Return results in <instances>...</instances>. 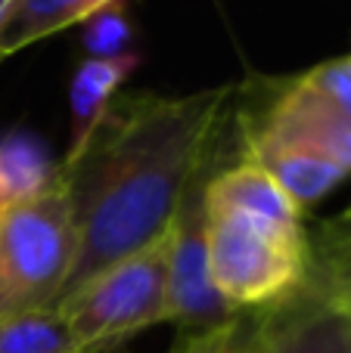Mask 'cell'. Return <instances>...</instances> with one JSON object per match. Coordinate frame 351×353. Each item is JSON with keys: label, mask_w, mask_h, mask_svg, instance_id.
<instances>
[{"label": "cell", "mask_w": 351, "mask_h": 353, "mask_svg": "<svg viewBox=\"0 0 351 353\" xmlns=\"http://www.w3.org/2000/svg\"><path fill=\"white\" fill-rule=\"evenodd\" d=\"M56 180L59 165L31 130L16 128L0 137V211L37 199Z\"/></svg>", "instance_id": "obj_12"}, {"label": "cell", "mask_w": 351, "mask_h": 353, "mask_svg": "<svg viewBox=\"0 0 351 353\" xmlns=\"http://www.w3.org/2000/svg\"><path fill=\"white\" fill-rule=\"evenodd\" d=\"M134 19H131L128 0H115V3L103 6L93 12L84 25H81V43H84V56L91 59H115V56L134 53Z\"/></svg>", "instance_id": "obj_15"}, {"label": "cell", "mask_w": 351, "mask_h": 353, "mask_svg": "<svg viewBox=\"0 0 351 353\" xmlns=\"http://www.w3.org/2000/svg\"><path fill=\"white\" fill-rule=\"evenodd\" d=\"M240 316H234L230 323L215 325V329H205V332H180V338L171 344L168 353H227L230 344L236 338V329H240Z\"/></svg>", "instance_id": "obj_16"}, {"label": "cell", "mask_w": 351, "mask_h": 353, "mask_svg": "<svg viewBox=\"0 0 351 353\" xmlns=\"http://www.w3.org/2000/svg\"><path fill=\"white\" fill-rule=\"evenodd\" d=\"M0 353H84L56 307L0 319Z\"/></svg>", "instance_id": "obj_14"}, {"label": "cell", "mask_w": 351, "mask_h": 353, "mask_svg": "<svg viewBox=\"0 0 351 353\" xmlns=\"http://www.w3.org/2000/svg\"><path fill=\"white\" fill-rule=\"evenodd\" d=\"M140 65L137 53H124L115 59H84L75 65L72 78H68V118H72V137H68V152L75 155L91 134L99 128V121L106 118V112L112 109V103L118 99L122 84L134 74V68Z\"/></svg>", "instance_id": "obj_9"}, {"label": "cell", "mask_w": 351, "mask_h": 353, "mask_svg": "<svg viewBox=\"0 0 351 353\" xmlns=\"http://www.w3.org/2000/svg\"><path fill=\"white\" fill-rule=\"evenodd\" d=\"M205 211L209 217H243L277 232H305L302 211L283 192L277 180L255 161L236 159L215 171L205 183Z\"/></svg>", "instance_id": "obj_8"}, {"label": "cell", "mask_w": 351, "mask_h": 353, "mask_svg": "<svg viewBox=\"0 0 351 353\" xmlns=\"http://www.w3.org/2000/svg\"><path fill=\"white\" fill-rule=\"evenodd\" d=\"M240 159L255 161L265 168L274 180L283 186V192L296 201L298 211L323 201L339 183L348 180V171L333 159H323L317 152H305V149H286V146H258L243 152Z\"/></svg>", "instance_id": "obj_10"}, {"label": "cell", "mask_w": 351, "mask_h": 353, "mask_svg": "<svg viewBox=\"0 0 351 353\" xmlns=\"http://www.w3.org/2000/svg\"><path fill=\"white\" fill-rule=\"evenodd\" d=\"M240 155L286 146L339 161L351 174V59H327L292 78H255L234 90Z\"/></svg>", "instance_id": "obj_2"}, {"label": "cell", "mask_w": 351, "mask_h": 353, "mask_svg": "<svg viewBox=\"0 0 351 353\" xmlns=\"http://www.w3.org/2000/svg\"><path fill=\"white\" fill-rule=\"evenodd\" d=\"M227 353H351L345 319L305 288L271 310L243 313Z\"/></svg>", "instance_id": "obj_7"}, {"label": "cell", "mask_w": 351, "mask_h": 353, "mask_svg": "<svg viewBox=\"0 0 351 353\" xmlns=\"http://www.w3.org/2000/svg\"><path fill=\"white\" fill-rule=\"evenodd\" d=\"M336 310L342 313V319H345V332H348V347H351V301L345 304H336Z\"/></svg>", "instance_id": "obj_17"}, {"label": "cell", "mask_w": 351, "mask_h": 353, "mask_svg": "<svg viewBox=\"0 0 351 353\" xmlns=\"http://www.w3.org/2000/svg\"><path fill=\"white\" fill-rule=\"evenodd\" d=\"M209 273L215 292L236 313L280 307L308 285V230L277 232L243 217H209Z\"/></svg>", "instance_id": "obj_5"}, {"label": "cell", "mask_w": 351, "mask_h": 353, "mask_svg": "<svg viewBox=\"0 0 351 353\" xmlns=\"http://www.w3.org/2000/svg\"><path fill=\"white\" fill-rule=\"evenodd\" d=\"M230 161H215L193 180L171 220V245H168V323L180 332H205L240 316L224 304L211 285L209 273V211H205V183Z\"/></svg>", "instance_id": "obj_6"}, {"label": "cell", "mask_w": 351, "mask_h": 353, "mask_svg": "<svg viewBox=\"0 0 351 353\" xmlns=\"http://www.w3.org/2000/svg\"><path fill=\"white\" fill-rule=\"evenodd\" d=\"M234 90L236 84L178 97L118 93L91 140L59 161L78 230L62 298L162 239L193 180L215 161L240 159Z\"/></svg>", "instance_id": "obj_1"}, {"label": "cell", "mask_w": 351, "mask_h": 353, "mask_svg": "<svg viewBox=\"0 0 351 353\" xmlns=\"http://www.w3.org/2000/svg\"><path fill=\"white\" fill-rule=\"evenodd\" d=\"M168 245L171 226L153 245L115 261L56 304L84 353H109L168 323Z\"/></svg>", "instance_id": "obj_4"}, {"label": "cell", "mask_w": 351, "mask_h": 353, "mask_svg": "<svg viewBox=\"0 0 351 353\" xmlns=\"http://www.w3.org/2000/svg\"><path fill=\"white\" fill-rule=\"evenodd\" d=\"M348 59H351V56H348Z\"/></svg>", "instance_id": "obj_19"}, {"label": "cell", "mask_w": 351, "mask_h": 353, "mask_svg": "<svg viewBox=\"0 0 351 353\" xmlns=\"http://www.w3.org/2000/svg\"><path fill=\"white\" fill-rule=\"evenodd\" d=\"M115 0H16L0 28V62L66 28L84 25Z\"/></svg>", "instance_id": "obj_11"}, {"label": "cell", "mask_w": 351, "mask_h": 353, "mask_svg": "<svg viewBox=\"0 0 351 353\" xmlns=\"http://www.w3.org/2000/svg\"><path fill=\"white\" fill-rule=\"evenodd\" d=\"M308 292L327 304L351 301V205L308 232Z\"/></svg>", "instance_id": "obj_13"}, {"label": "cell", "mask_w": 351, "mask_h": 353, "mask_svg": "<svg viewBox=\"0 0 351 353\" xmlns=\"http://www.w3.org/2000/svg\"><path fill=\"white\" fill-rule=\"evenodd\" d=\"M78 257L62 176L44 195L0 211V319L56 307Z\"/></svg>", "instance_id": "obj_3"}, {"label": "cell", "mask_w": 351, "mask_h": 353, "mask_svg": "<svg viewBox=\"0 0 351 353\" xmlns=\"http://www.w3.org/2000/svg\"><path fill=\"white\" fill-rule=\"evenodd\" d=\"M12 3H16V0H0V28H3V22H6V16H10Z\"/></svg>", "instance_id": "obj_18"}]
</instances>
